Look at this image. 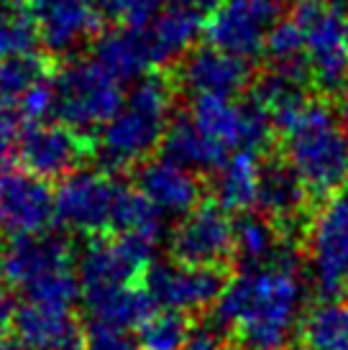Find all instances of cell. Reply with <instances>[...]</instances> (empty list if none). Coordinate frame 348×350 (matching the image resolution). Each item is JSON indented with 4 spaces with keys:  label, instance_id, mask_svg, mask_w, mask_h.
I'll use <instances>...</instances> for the list:
<instances>
[{
    "label": "cell",
    "instance_id": "1",
    "mask_svg": "<svg viewBox=\"0 0 348 350\" xmlns=\"http://www.w3.org/2000/svg\"><path fill=\"white\" fill-rule=\"evenodd\" d=\"M297 269L261 266L228 282L213 325L236 350H284L300 312Z\"/></svg>",
    "mask_w": 348,
    "mask_h": 350
},
{
    "label": "cell",
    "instance_id": "2",
    "mask_svg": "<svg viewBox=\"0 0 348 350\" xmlns=\"http://www.w3.org/2000/svg\"><path fill=\"white\" fill-rule=\"evenodd\" d=\"M282 154L300 174L315 204H325L348 187V126L328 98H310L279 123Z\"/></svg>",
    "mask_w": 348,
    "mask_h": 350
},
{
    "label": "cell",
    "instance_id": "3",
    "mask_svg": "<svg viewBox=\"0 0 348 350\" xmlns=\"http://www.w3.org/2000/svg\"><path fill=\"white\" fill-rule=\"evenodd\" d=\"M179 92L182 90L169 69L136 82L118 116L92 138L95 156L103 161L108 174L123 169L134 172L144 161L154 159L162 148L169 120L177 113L174 103Z\"/></svg>",
    "mask_w": 348,
    "mask_h": 350
},
{
    "label": "cell",
    "instance_id": "4",
    "mask_svg": "<svg viewBox=\"0 0 348 350\" xmlns=\"http://www.w3.org/2000/svg\"><path fill=\"white\" fill-rule=\"evenodd\" d=\"M126 103L123 85L92 57H72L54 72V118L95 138Z\"/></svg>",
    "mask_w": 348,
    "mask_h": 350
},
{
    "label": "cell",
    "instance_id": "5",
    "mask_svg": "<svg viewBox=\"0 0 348 350\" xmlns=\"http://www.w3.org/2000/svg\"><path fill=\"white\" fill-rule=\"evenodd\" d=\"M290 18L305 31V54L315 95L348 98V13L333 0H292Z\"/></svg>",
    "mask_w": 348,
    "mask_h": 350
},
{
    "label": "cell",
    "instance_id": "6",
    "mask_svg": "<svg viewBox=\"0 0 348 350\" xmlns=\"http://www.w3.org/2000/svg\"><path fill=\"white\" fill-rule=\"evenodd\" d=\"M151 251L154 241L136 235L90 238L79 256V297L90 299L97 294L144 284L151 266Z\"/></svg>",
    "mask_w": 348,
    "mask_h": 350
},
{
    "label": "cell",
    "instance_id": "7",
    "mask_svg": "<svg viewBox=\"0 0 348 350\" xmlns=\"http://www.w3.org/2000/svg\"><path fill=\"white\" fill-rule=\"evenodd\" d=\"M284 8L287 0H221L205 18V44L253 62L264 57L271 31L284 21Z\"/></svg>",
    "mask_w": 348,
    "mask_h": 350
},
{
    "label": "cell",
    "instance_id": "8",
    "mask_svg": "<svg viewBox=\"0 0 348 350\" xmlns=\"http://www.w3.org/2000/svg\"><path fill=\"white\" fill-rule=\"evenodd\" d=\"M90 156H95L92 138L82 136L79 131L59 120L29 123L21 131L16 148L21 169L47 182H64L79 172Z\"/></svg>",
    "mask_w": 348,
    "mask_h": 350
},
{
    "label": "cell",
    "instance_id": "9",
    "mask_svg": "<svg viewBox=\"0 0 348 350\" xmlns=\"http://www.w3.org/2000/svg\"><path fill=\"white\" fill-rule=\"evenodd\" d=\"M256 204L261 215H266L287 241H300L302 230L308 228L310 204L315 202L295 166L277 148L261 154Z\"/></svg>",
    "mask_w": 348,
    "mask_h": 350
},
{
    "label": "cell",
    "instance_id": "10",
    "mask_svg": "<svg viewBox=\"0 0 348 350\" xmlns=\"http://www.w3.org/2000/svg\"><path fill=\"white\" fill-rule=\"evenodd\" d=\"M312 282L320 297L333 299L348 284V192L320 207L310 225Z\"/></svg>",
    "mask_w": 348,
    "mask_h": 350
},
{
    "label": "cell",
    "instance_id": "11",
    "mask_svg": "<svg viewBox=\"0 0 348 350\" xmlns=\"http://www.w3.org/2000/svg\"><path fill=\"white\" fill-rule=\"evenodd\" d=\"M174 261L223 269L233 261V223L215 200H203L187 213L169 238Z\"/></svg>",
    "mask_w": 348,
    "mask_h": 350
},
{
    "label": "cell",
    "instance_id": "12",
    "mask_svg": "<svg viewBox=\"0 0 348 350\" xmlns=\"http://www.w3.org/2000/svg\"><path fill=\"white\" fill-rule=\"evenodd\" d=\"M121 185L108 172H75L57 187V223L92 238L110 230Z\"/></svg>",
    "mask_w": 348,
    "mask_h": 350
},
{
    "label": "cell",
    "instance_id": "13",
    "mask_svg": "<svg viewBox=\"0 0 348 350\" xmlns=\"http://www.w3.org/2000/svg\"><path fill=\"white\" fill-rule=\"evenodd\" d=\"M169 72L179 90L218 98H238L243 92H251L253 79L259 75L253 62L215 49L210 44L190 49Z\"/></svg>",
    "mask_w": 348,
    "mask_h": 350
},
{
    "label": "cell",
    "instance_id": "14",
    "mask_svg": "<svg viewBox=\"0 0 348 350\" xmlns=\"http://www.w3.org/2000/svg\"><path fill=\"white\" fill-rule=\"evenodd\" d=\"M47 57H67L103 33V13L95 0H26Z\"/></svg>",
    "mask_w": 348,
    "mask_h": 350
},
{
    "label": "cell",
    "instance_id": "15",
    "mask_svg": "<svg viewBox=\"0 0 348 350\" xmlns=\"http://www.w3.org/2000/svg\"><path fill=\"white\" fill-rule=\"evenodd\" d=\"M146 292L154 304L172 312H195L218 301L228 286L223 269L210 266H187L179 261L151 263L144 276Z\"/></svg>",
    "mask_w": 348,
    "mask_h": 350
},
{
    "label": "cell",
    "instance_id": "16",
    "mask_svg": "<svg viewBox=\"0 0 348 350\" xmlns=\"http://www.w3.org/2000/svg\"><path fill=\"white\" fill-rule=\"evenodd\" d=\"M57 220V192L29 172H8L0 182V230L13 238L44 235Z\"/></svg>",
    "mask_w": 348,
    "mask_h": 350
},
{
    "label": "cell",
    "instance_id": "17",
    "mask_svg": "<svg viewBox=\"0 0 348 350\" xmlns=\"http://www.w3.org/2000/svg\"><path fill=\"white\" fill-rule=\"evenodd\" d=\"M62 271H72V248L51 233L16 238L0 261V276L18 292Z\"/></svg>",
    "mask_w": 348,
    "mask_h": 350
},
{
    "label": "cell",
    "instance_id": "18",
    "mask_svg": "<svg viewBox=\"0 0 348 350\" xmlns=\"http://www.w3.org/2000/svg\"><path fill=\"white\" fill-rule=\"evenodd\" d=\"M136 189L154 204L162 215H187L203 202L200 176L174 164L164 156H154L134 169Z\"/></svg>",
    "mask_w": 348,
    "mask_h": 350
},
{
    "label": "cell",
    "instance_id": "19",
    "mask_svg": "<svg viewBox=\"0 0 348 350\" xmlns=\"http://www.w3.org/2000/svg\"><path fill=\"white\" fill-rule=\"evenodd\" d=\"M13 330L29 350H79L87 335V330L79 327L72 307H54L36 301L21 304Z\"/></svg>",
    "mask_w": 348,
    "mask_h": 350
},
{
    "label": "cell",
    "instance_id": "20",
    "mask_svg": "<svg viewBox=\"0 0 348 350\" xmlns=\"http://www.w3.org/2000/svg\"><path fill=\"white\" fill-rule=\"evenodd\" d=\"M205 31V16L192 5L166 3L151 23L144 26L146 44L151 51L154 69H172L190 49H195L197 36Z\"/></svg>",
    "mask_w": 348,
    "mask_h": 350
},
{
    "label": "cell",
    "instance_id": "21",
    "mask_svg": "<svg viewBox=\"0 0 348 350\" xmlns=\"http://www.w3.org/2000/svg\"><path fill=\"white\" fill-rule=\"evenodd\" d=\"M159 151L164 159L190 169L195 174H218L225 166V161L233 156L231 151H225L205 136L203 131L195 126V120L187 110L174 113Z\"/></svg>",
    "mask_w": 348,
    "mask_h": 350
},
{
    "label": "cell",
    "instance_id": "22",
    "mask_svg": "<svg viewBox=\"0 0 348 350\" xmlns=\"http://www.w3.org/2000/svg\"><path fill=\"white\" fill-rule=\"evenodd\" d=\"M90 57L121 85L154 69L144 26H116L113 31H103L90 46Z\"/></svg>",
    "mask_w": 348,
    "mask_h": 350
},
{
    "label": "cell",
    "instance_id": "23",
    "mask_svg": "<svg viewBox=\"0 0 348 350\" xmlns=\"http://www.w3.org/2000/svg\"><path fill=\"white\" fill-rule=\"evenodd\" d=\"M261 154L236 151L218 174H213V200L225 213H249L259 200Z\"/></svg>",
    "mask_w": 348,
    "mask_h": 350
},
{
    "label": "cell",
    "instance_id": "24",
    "mask_svg": "<svg viewBox=\"0 0 348 350\" xmlns=\"http://www.w3.org/2000/svg\"><path fill=\"white\" fill-rule=\"evenodd\" d=\"M284 243L279 228L261 213H243L233 223V261L246 263V271L269 266Z\"/></svg>",
    "mask_w": 348,
    "mask_h": 350
},
{
    "label": "cell",
    "instance_id": "25",
    "mask_svg": "<svg viewBox=\"0 0 348 350\" xmlns=\"http://www.w3.org/2000/svg\"><path fill=\"white\" fill-rule=\"evenodd\" d=\"M51 75H54L51 57L26 54V57L3 59L0 62V113L18 110L31 90L51 79Z\"/></svg>",
    "mask_w": 348,
    "mask_h": 350
},
{
    "label": "cell",
    "instance_id": "26",
    "mask_svg": "<svg viewBox=\"0 0 348 350\" xmlns=\"http://www.w3.org/2000/svg\"><path fill=\"white\" fill-rule=\"evenodd\" d=\"M110 230L116 235H136V238L156 241L162 230V213L136 187L121 185Z\"/></svg>",
    "mask_w": 348,
    "mask_h": 350
},
{
    "label": "cell",
    "instance_id": "27",
    "mask_svg": "<svg viewBox=\"0 0 348 350\" xmlns=\"http://www.w3.org/2000/svg\"><path fill=\"white\" fill-rule=\"evenodd\" d=\"M39 31L26 0H0V62L36 54Z\"/></svg>",
    "mask_w": 348,
    "mask_h": 350
},
{
    "label": "cell",
    "instance_id": "28",
    "mask_svg": "<svg viewBox=\"0 0 348 350\" xmlns=\"http://www.w3.org/2000/svg\"><path fill=\"white\" fill-rule=\"evenodd\" d=\"M308 350H348V304L325 301L308 314L302 327Z\"/></svg>",
    "mask_w": 348,
    "mask_h": 350
},
{
    "label": "cell",
    "instance_id": "29",
    "mask_svg": "<svg viewBox=\"0 0 348 350\" xmlns=\"http://www.w3.org/2000/svg\"><path fill=\"white\" fill-rule=\"evenodd\" d=\"M192 325L187 314L172 310L154 312L138 327V350H182Z\"/></svg>",
    "mask_w": 348,
    "mask_h": 350
},
{
    "label": "cell",
    "instance_id": "30",
    "mask_svg": "<svg viewBox=\"0 0 348 350\" xmlns=\"http://www.w3.org/2000/svg\"><path fill=\"white\" fill-rule=\"evenodd\" d=\"M162 3L166 0H95L103 18L116 21L118 26H146L151 23Z\"/></svg>",
    "mask_w": 348,
    "mask_h": 350
},
{
    "label": "cell",
    "instance_id": "31",
    "mask_svg": "<svg viewBox=\"0 0 348 350\" xmlns=\"http://www.w3.org/2000/svg\"><path fill=\"white\" fill-rule=\"evenodd\" d=\"M18 116L26 118V126L44 123L49 116H54V77L31 90L18 105Z\"/></svg>",
    "mask_w": 348,
    "mask_h": 350
},
{
    "label": "cell",
    "instance_id": "32",
    "mask_svg": "<svg viewBox=\"0 0 348 350\" xmlns=\"http://www.w3.org/2000/svg\"><path fill=\"white\" fill-rule=\"evenodd\" d=\"M79 350H138V342H134L126 332L110 330L103 325H90L85 335V342Z\"/></svg>",
    "mask_w": 348,
    "mask_h": 350
},
{
    "label": "cell",
    "instance_id": "33",
    "mask_svg": "<svg viewBox=\"0 0 348 350\" xmlns=\"http://www.w3.org/2000/svg\"><path fill=\"white\" fill-rule=\"evenodd\" d=\"M23 128L18 126V118L16 113H0V182L5 179L10 169V156L16 154L18 148V138Z\"/></svg>",
    "mask_w": 348,
    "mask_h": 350
},
{
    "label": "cell",
    "instance_id": "34",
    "mask_svg": "<svg viewBox=\"0 0 348 350\" xmlns=\"http://www.w3.org/2000/svg\"><path fill=\"white\" fill-rule=\"evenodd\" d=\"M182 350H225L223 332L215 325L197 322V325H192V330L187 335V342H184Z\"/></svg>",
    "mask_w": 348,
    "mask_h": 350
},
{
    "label": "cell",
    "instance_id": "35",
    "mask_svg": "<svg viewBox=\"0 0 348 350\" xmlns=\"http://www.w3.org/2000/svg\"><path fill=\"white\" fill-rule=\"evenodd\" d=\"M16 312H18V304L10 297L8 289L0 286V338H5L8 330L16 325Z\"/></svg>",
    "mask_w": 348,
    "mask_h": 350
},
{
    "label": "cell",
    "instance_id": "36",
    "mask_svg": "<svg viewBox=\"0 0 348 350\" xmlns=\"http://www.w3.org/2000/svg\"><path fill=\"white\" fill-rule=\"evenodd\" d=\"M0 350H29V348H26L18 338H8V335H5V338H0Z\"/></svg>",
    "mask_w": 348,
    "mask_h": 350
},
{
    "label": "cell",
    "instance_id": "37",
    "mask_svg": "<svg viewBox=\"0 0 348 350\" xmlns=\"http://www.w3.org/2000/svg\"><path fill=\"white\" fill-rule=\"evenodd\" d=\"M3 253H5V248H3V230H0V261H3Z\"/></svg>",
    "mask_w": 348,
    "mask_h": 350
},
{
    "label": "cell",
    "instance_id": "38",
    "mask_svg": "<svg viewBox=\"0 0 348 350\" xmlns=\"http://www.w3.org/2000/svg\"><path fill=\"white\" fill-rule=\"evenodd\" d=\"M333 3H338V5H340V3H348V0H333Z\"/></svg>",
    "mask_w": 348,
    "mask_h": 350
}]
</instances>
